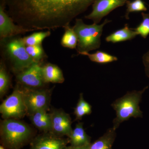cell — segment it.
Instances as JSON below:
<instances>
[{"instance_id": "1", "label": "cell", "mask_w": 149, "mask_h": 149, "mask_svg": "<svg viewBox=\"0 0 149 149\" xmlns=\"http://www.w3.org/2000/svg\"><path fill=\"white\" fill-rule=\"evenodd\" d=\"M96 0H19L15 22L29 32L69 25Z\"/></svg>"}, {"instance_id": "2", "label": "cell", "mask_w": 149, "mask_h": 149, "mask_svg": "<svg viewBox=\"0 0 149 149\" xmlns=\"http://www.w3.org/2000/svg\"><path fill=\"white\" fill-rule=\"evenodd\" d=\"M3 56L10 63L13 70L18 73L35 62L27 53L23 39L18 36L1 40Z\"/></svg>"}, {"instance_id": "3", "label": "cell", "mask_w": 149, "mask_h": 149, "mask_svg": "<svg viewBox=\"0 0 149 149\" xmlns=\"http://www.w3.org/2000/svg\"><path fill=\"white\" fill-rule=\"evenodd\" d=\"M111 22L106 19L100 24L95 23L87 24L83 19H76L73 28L77 37V53L81 54L99 49L101 45V37L103 27Z\"/></svg>"}, {"instance_id": "4", "label": "cell", "mask_w": 149, "mask_h": 149, "mask_svg": "<svg viewBox=\"0 0 149 149\" xmlns=\"http://www.w3.org/2000/svg\"><path fill=\"white\" fill-rule=\"evenodd\" d=\"M1 141L8 149H20L32 137V129L22 121L15 118L6 119L1 122Z\"/></svg>"}, {"instance_id": "5", "label": "cell", "mask_w": 149, "mask_h": 149, "mask_svg": "<svg viewBox=\"0 0 149 149\" xmlns=\"http://www.w3.org/2000/svg\"><path fill=\"white\" fill-rule=\"evenodd\" d=\"M148 88V86H146L141 91L128 92L111 104V107L116 112L113 128L116 130L122 123L131 118L143 117V112L140 109L139 104L143 94Z\"/></svg>"}, {"instance_id": "6", "label": "cell", "mask_w": 149, "mask_h": 149, "mask_svg": "<svg viewBox=\"0 0 149 149\" xmlns=\"http://www.w3.org/2000/svg\"><path fill=\"white\" fill-rule=\"evenodd\" d=\"M0 113L4 119L21 118L27 114L22 89L17 87L0 106Z\"/></svg>"}, {"instance_id": "7", "label": "cell", "mask_w": 149, "mask_h": 149, "mask_svg": "<svg viewBox=\"0 0 149 149\" xmlns=\"http://www.w3.org/2000/svg\"><path fill=\"white\" fill-rule=\"evenodd\" d=\"M22 91L28 115L38 111L47 110L50 99V93L47 90L24 86Z\"/></svg>"}, {"instance_id": "8", "label": "cell", "mask_w": 149, "mask_h": 149, "mask_svg": "<svg viewBox=\"0 0 149 149\" xmlns=\"http://www.w3.org/2000/svg\"><path fill=\"white\" fill-rule=\"evenodd\" d=\"M41 62H35L26 69L17 73V80L24 87L37 88L45 83Z\"/></svg>"}, {"instance_id": "9", "label": "cell", "mask_w": 149, "mask_h": 149, "mask_svg": "<svg viewBox=\"0 0 149 149\" xmlns=\"http://www.w3.org/2000/svg\"><path fill=\"white\" fill-rule=\"evenodd\" d=\"M128 0H96L93 3V10L85 18L98 24L102 19L113 10L126 4Z\"/></svg>"}, {"instance_id": "10", "label": "cell", "mask_w": 149, "mask_h": 149, "mask_svg": "<svg viewBox=\"0 0 149 149\" xmlns=\"http://www.w3.org/2000/svg\"><path fill=\"white\" fill-rule=\"evenodd\" d=\"M51 114L52 129L49 133L59 137L65 136L69 138L73 130L69 115L60 109L54 110Z\"/></svg>"}, {"instance_id": "11", "label": "cell", "mask_w": 149, "mask_h": 149, "mask_svg": "<svg viewBox=\"0 0 149 149\" xmlns=\"http://www.w3.org/2000/svg\"><path fill=\"white\" fill-rule=\"evenodd\" d=\"M69 139H64L52 133L38 136L31 144V149H64Z\"/></svg>"}, {"instance_id": "12", "label": "cell", "mask_w": 149, "mask_h": 149, "mask_svg": "<svg viewBox=\"0 0 149 149\" xmlns=\"http://www.w3.org/2000/svg\"><path fill=\"white\" fill-rule=\"evenodd\" d=\"M29 32L21 26L15 24L10 17L5 12L1 6L0 8V37L1 40L18 36Z\"/></svg>"}, {"instance_id": "13", "label": "cell", "mask_w": 149, "mask_h": 149, "mask_svg": "<svg viewBox=\"0 0 149 149\" xmlns=\"http://www.w3.org/2000/svg\"><path fill=\"white\" fill-rule=\"evenodd\" d=\"M47 110L38 111L29 115L30 120L36 128L42 131L50 132L52 129V116Z\"/></svg>"}, {"instance_id": "14", "label": "cell", "mask_w": 149, "mask_h": 149, "mask_svg": "<svg viewBox=\"0 0 149 149\" xmlns=\"http://www.w3.org/2000/svg\"><path fill=\"white\" fill-rule=\"evenodd\" d=\"M43 78L45 83H62L65 80L61 70L57 65L47 63L42 66Z\"/></svg>"}, {"instance_id": "15", "label": "cell", "mask_w": 149, "mask_h": 149, "mask_svg": "<svg viewBox=\"0 0 149 149\" xmlns=\"http://www.w3.org/2000/svg\"><path fill=\"white\" fill-rule=\"evenodd\" d=\"M69 139L70 143L72 146H82L91 144V138L85 132L83 123L79 122L76 124Z\"/></svg>"}, {"instance_id": "16", "label": "cell", "mask_w": 149, "mask_h": 149, "mask_svg": "<svg viewBox=\"0 0 149 149\" xmlns=\"http://www.w3.org/2000/svg\"><path fill=\"white\" fill-rule=\"evenodd\" d=\"M137 35L136 31L129 28L128 24L121 29H118L107 36L106 41L108 42L116 43L133 40Z\"/></svg>"}, {"instance_id": "17", "label": "cell", "mask_w": 149, "mask_h": 149, "mask_svg": "<svg viewBox=\"0 0 149 149\" xmlns=\"http://www.w3.org/2000/svg\"><path fill=\"white\" fill-rule=\"evenodd\" d=\"M116 136L115 129L109 128L103 136L91 144L90 149H112Z\"/></svg>"}, {"instance_id": "18", "label": "cell", "mask_w": 149, "mask_h": 149, "mask_svg": "<svg viewBox=\"0 0 149 149\" xmlns=\"http://www.w3.org/2000/svg\"><path fill=\"white\" fill-rule=\"evenodd\" d=\"M65 32L61 40V45L64 47L70 49H76L77 37L73 27L70 25L64 27Z\"/></svg>"}, {"instance_id": "19", "label": "cell", "mask_w": 149, "mask_h": 149, "mask_svg": "<svg viewBox=\"0 0 149 149\" xmlns=\"http://www.w3.org/2000/svg\"><path fill=\"white\" fill-rule=\"evenodd\" d=\"M81 55L88 56L91 61L101 64L110 63L118 60L115 56L103 51H97L93 54L84 53Z\"/></svg>"}, {"instance_id": "20", "label": "cell", "mask_w": 149, "mask_h": 149, "mask_svg": "<svg viewBox=\"0 0 149 149\" xmlns=\"http://www.w3.org/2000/svg\"><path fill=\"white\" fill-rule=\"evenodd\" d=\"M92 106L84 100L83 93H80V97L74 110L76 120H80L83 116L92 113Z\"/></svg>"}, {"instance_id": "21", "label": "cell", "mask_w": 149, "mask_h": 149, "mask_svg": "<svg viewBox=\"0 0 149 149\" xmlns=\"http://www.w3.org/2000/svg\"><path fill=\"white\" fill-rule=\"evenodd\" d=\"M50 31L35 32L27 37L22 38L26 46L42 45L43 41L51 35Z\"/></svg>"}, {"instance_id": "22", "label": "cell", "mask_w": 149, "mask_h": 149, "mask_svg": "<svg viewBox=\"0 0 149 149\" xmlns=\"http://www.w3.org/2000/svg\"><path fill=\"white\" fill-rule=\"evenodd\" d=\"M27 53L35 62H41L47 56L42 45L26 46Z\"/></svg>"}, {"instance_id": "23", "label": "cell", "mask_w": 149, "mask_h": 149, "mask_svg": "<svg viewBox=\"0 0 149 149\" xmlns=\"http://www.w3.org/2000/svg\"><path fill=\"white\" fill-rule=\"evenodd\" d=\"M10 84V78L3 61L0 65V96L3 97L6 93Z\"/></svg>"}, {"instance_id": "24", "label": "cell", "mask_w": 149, "mask_h": 149, "mask_svg": "<svg viewBox=\"0 0 149 149\" xmlns=\"http://www.w3.org/2000/svg\"><path fill=\"white\" fill-rule=\"evenodd\" d=\"M126 7L125 15L126 19H129V14L131 13L146 11L148 10L143 0H133L131 1H128L126 3Z\"/></svg>"}, {"instance_id": "25", "label": "cell", "mask_w": 149, "mask_h": 149, "mask_svg": "<svg viewBox=\"0 0 149 149\" xmlns=\"http://www.w3.org/2000/svg\"><path fill=\"white\" fill-rule=\"evenodd\" d=\"M143 20L139 26L133 29L137 35H140L144 39H146L149 35V15L148 14L142 13Z\"/></svg>"}, {"instance_id": "26", "label": "cell", "mask_w": 149, "mask_h": 149, "mask_svg": "<svg viewBox=\"0 0 149 149\" xmlns=\"http://www.w3.org/2000/svg\"><path fill=\"white\" fill-rule=\"evenodd\" d=\"M143 62L145 67V72L149 78V50L143 56Z\"/></svg>"}, {"instance_id": "27", "label": "cell", "mask_w": 149, "mask_h": 149, "mask_svg": "<svg viewBox=\"0 0 149 149\" xmlns=\"http://www.w3.org/2000/svg\"><path fill=\"white\" fill-rule=\"evenodd\" d=\"M90 145H86V146H67L64 149H90Z\"/></svg>"}, {"instance_id": "28", "label": "cell", "mask_w": 149, "mask_h": 149, "mask_svg": "<svg viewBox=\"0 0 149 149\" xmlns=\"http://www.w3.org/2000/svg\"><path fill=\"white\" fill-rule=\"evenodd\" d=\"M0 149H5V148L2 146H0Z\"/></svg>"}, {"instance_id": "29", "label": "cell", "mask_w": 149, "mask_h": 149, "mask_svg": "<svg viewBox=\"0 0 149 149\" xmlns=\"http://www.w3.org/2000/svg\"><path fill=\"white\" fill-rule=\"evenodd\" d=\"M148 14H149V13Z\"/></svg>"}]
</instances>
